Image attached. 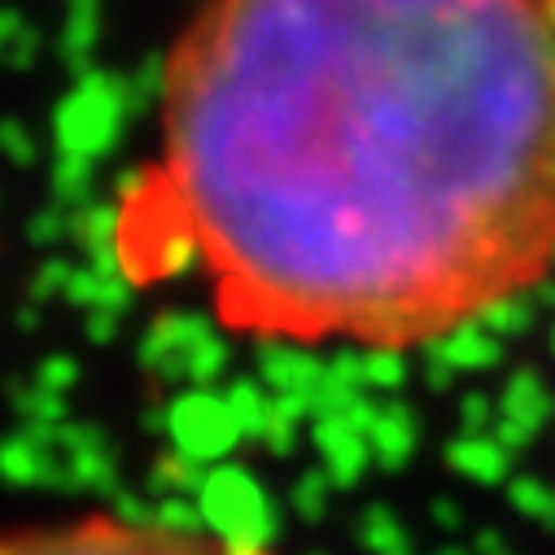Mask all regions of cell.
Here are the masks:
<instances>
[{"label":"cell","instance_id":"cell-3","mask_svg":"<svg viewBox=\"0 0 555 555\" xmlns=\"http://www.w3.org/2000/svg\"><path fill=\"white\" fill-rule=\"evenodd\" d=\"M542 5H546V14H551V23H555V0H542Z\"/></svg>","mask_w":555,"mask_h":555},{"label":"cell","instance_id":"cell-1","mask_svg":"<svg viewBox=\"0 0 555 555\" xmlns=\"http://www.w3.org/2000/svg\"><path fill=\"white\" fill-rule=\"evenodd\" d=\"M118 202L131 285L258 341H438L555 271L542 0H202Z\"/></svg>","mask_w":555,"mask_h":555},{"label":"cell","instance_id":"cell-2","mask_svg":"<svg viewBox=\"0 0 555 555\" xmlns=\"http://www.w3.org/2000/svg\"><path fill=\"white\" fill-rule=\"evenodd\" d=\"M0 555H236V551L219 538L163 520L83 516L62 525H23L5 538Z\"/></svg>","mask_w":555,"mask_h":555}]
</instances>
